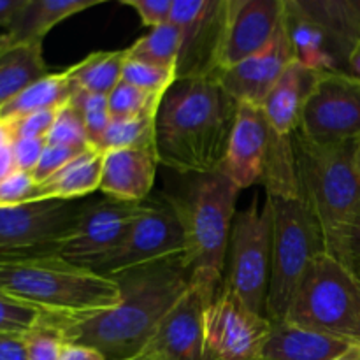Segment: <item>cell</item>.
<instances>
[{"label":"cell","instance_id":"d6986e66","mask_svg":"<svg viewBox=\"0 0 360 360\" xmlns=\"http://www.w3.org/2000/svg\"><path fill=\"white\" fill-rule=\"evenodd\" d=\"M157 165L155 146L105 151L98 190L116 200L144 202L155 185Z\"/></svg>","mask_w":360,"mask_h":360},{"label":"cell","instance_id":"6da1fadb","mask_svg":"<svg viewBox=\"0 0 360 360\" xmlns=\"http://www.w3.org/2000/svg\"><path fill=\"white\" fill-rule=\"evenodd\" d=\"M112 278L122 292L115 308L84 319L48 315V322L67 343L88 345L105 360H132L143 355L162 320L188 290L190 273L183 257H176Z\"/></svg>","mask_w":360,"mask_h":360},{"label":"cell","instance_id":"836d02e7","mask_svg":"<svg viewBox=\"0 0 360 360\" xmlns=\"http://www.w3.org/2000/svg\"><path fill=\"white\" fill-rule=\"evenodd\" d=\"M46 144L76 148V150H86L91 146L86 127H84L83 118L72 101L60 108L55 123L46 136Z\"/></svg>","mask_w":360,"mask_h":360},{"label":"cell","instance_id":"484cf974","mask_svg":"<svg viewBox=\"0 0 360 360\" xmlns=\"http://www.w3.org/2000/svg\"><path fill=\"white\" fill-rule=\"evenodd\" d=\"M74 91L76 86L72 83L70 69L46 74L41 79L28 84L9 102L0 105V122L9 123L32 112L62 108L72 98Z\"/></svg>","mask_w":360,"mask_h":360},{"label":"cell","instance_id":"ab89813d","mask_svg":"<svg viewBox=\"0 0 360 360\" xmlns=\"http://www.w3.org/2000/svg\"><path fill=\"white\" fill-rule=\"evenodd\" d=\"M122 4L136 11L144 27L151 30L167 25L171 20L172 0H122Z\"/></svg>","mask_w":360,"mask_h":360},{"label":"cell","instance_id":"ffe728a7","mask_svg":"<svg viewBox=\"0 0 360 360\" xmlns=\"http://www.w3.org/2000/svg\"><path fill=\"white\" fill-rule=\"evenodd\" d=\"M315 74L301 63L294 62L266 98L262 109L269 127L271 143H287L294 139L301 125L302 105L308 97Z\"/></svg>","mask_w":360,"mask_h":360},{"label":"cell","instance_id":"74e56055","mask_svg":"<svg viewBox=\"0 0 360 360\" xmlns=\"http://www.w3.org/2000/svg\"><path fill=\"white\" fill-rule=\"evenodd\" d=\"M37 181L30 172L14 171L7 178L0 179V207L20 206L32 202Z\"/></svg>","mask_w":360,"mask_h":360},{"label":"cell","instance_id":"f546056e","mask_svg":"<svg viewBox=\"0 0 360 360\" xmlns=\"http://www.w3.org/2000/svg\"><path fill=\"white\" fill-rule=\"evenodd\" d=\"M181 34L172 23L153 28L127 48V58L160 67H178Z\"/></svg>","mask_w":360,"mask_h":360},{"label":"cell","instance_id":"d590c367","mask_svg":"<svg viewBox=\"0 0 360 360\" xmlns=\"http://www.w3.org/2000/svg\"><path fill=\"white\" fill-rule=\"evenodd\" d=\"M67 341L63 340L62 333L55 326L44 322L25 336L27 345V360H60L63 347Z\"/></svg>","mask_w":360,"mask_h":360},{"label":"cell","instance_id":"c3c4849f","mask_svg":"<svg viewBox=\"0 0 360 360\" xmlns=\"http://www.w3.org/2000/svg\"><path fill=\"white\" fill-rule=\"evenodd\" d=\"M336 360H360V345H357V347H354V348H350L347 354L341 355V357L336 359Z\"/></svg>","mask_w":360,"mask_h":360},{"label":"cell","instance_id":"83f0119b","mask_svg":"<svg viewBox=\"0 0 360 360\" xmlns=\"http://www.w3.org/2000/svg\"><path fill=\"white\" fill-rule=\"evenodd\" d=\"M127 48L90 53L69 67L74 86L81 91L109 95L122 83Z\"/></svg>","mask_w":360,"mask_h":360},{"label":"cell","instance_id":"2e32d148","mask_svg":"<svg viewBox=\"0 0 360 360\" xmlns=\"http://www.w3.org/2000/svg\"><path fill=\"white\" fill-rule=\"evenodd\" d=\"M214 294L190 283L165 315L143 355L148 360H204V311Z\"/></svg>","mask_w":360,"mask_h":360},{"label":"cell","instance_id":"4fadbf2b","mask_svg":"<svg viewBox=\"0 0 360 360\" xmlns=\"http://www.w3.org/2000/svg\"><path fill=\"white\" fill-rule=\"evenodd\" d=\"M287 0H224L217 74L262 51L280 30Z\"/></svg>","mask_w":360,"mask_h":360},{"label":"cell","instance_id":"4dcf8cb0","mask_svg":"<svg viewBox=\"0 0 360 360\" xmlns=\"http://www.w3.org/2000/svg\"><path fill=\"white\" fill-rule=\"evenodd\" d=\"M48 313L0 290V333L27 336L46 320Z\"/></svg>","mask_w":360,"mask_h":360},{"label":"cell","instance_id":"9a60e30c","mask_svg":"<svg viewBox=\"0 0 360 360\" xmlns=\"http://www.w3.org/2000/svg\"><path fill=\"white\" fill-rule=\"evenodd\" d=\"M224 0H172L171 20L181 34L178 79L217 76Z\"/></svg>","mask_w":360,"mask_h":360},{"label":"cell","instance_id":"5b68a950","mask_svg":"<svg viewBox=\"0 0 360 360\" xmlns=\"http://www.w3.org/2000/svg\"><path fill=\"white\" fill-rule=\"evenodd\" d=\"M359 143L316 146L294 136L299 183L322 232L326 253L343 262L350 221L360 206V171L355 162Z\"/></svg>","mask_w":360,"mask_h":360},{"label":"cell","instance_id":"60d3db41","mask_svg":"<svg viewBox=\"0 0 360 360\" xmlns=\"http://www.w3.org/2000/svg\"><path fill=\"white\" fill-rule=\"evenodd\" d=\"M46 148V139H14L13 155L18 171L34 172Z\"/></svg>","mask_w":360,"mask_h":360},{"label":"cell","instance_id":"603a6c76","mask_svg":"<svg viewBox=\"0 0 360 360\" xmlns=\"http://www.w3.org/2000/svg\"><path fill=\"white\" fill-rule=\"evenodd\" d=\"M104 153L90 146L63 165L51 178L37 183L32 202L41 200H77L101 188Z\"/></svg>","mask_w":360,"mask_h":360},{"label":"cell","instance_id":"30bf717a","mask_svg":"<svg viewBox=\"0 0 360 360\" xmlns=\"http://www.w3.org/2000/svg\"><path fill=\"white\" fill-rule=\"evenodd\" d=\"M83 204L41 200L0 207V259L55 255L76 231Z\"/></svg>","mask_w":360,"mask_h":360},{"label":"cell","instance_id":"f35d334b","mask_svg":"<svg viewBox=\"0 0 360 360\" xmlns=\"http://www.w3.org/2000/svg\"><path fill=\"white\" fill-rule=\"evenodd\" d=\"M84 150H76V148H67V146H53V144H46L44 151L41 155L37 167L34 169L32 176L37 183H42L44 179L51 178L55 172H58L63 165L69 164L72 158L77 155L83 153Z\"/></svg>","mask_w":360,"mask_h":360},{"label":"cell","instance_id":"d4e9b609","mask_svg":"<svg viewBox=\"0 0 360 360\" xmlns=\"http://www.w3.org/2000/svg\"><path fill=\"white\" fill-rule=\"evenodd\" d=\"M49 74L42 56V42H7L0 35V105L28 84Z\"/></svg>","mask_w":360,"mask_h":360},{"label":"cell","instance_id":"ba28073f","mask_svg":"<svg viewBox=\"0 0 360 360\" xmlns=\"http://www.w3.org/2000/svg\"><path fill=\"white\" fill-rule=\"evenodd\" d=\"M299 134L316 146L359 143V77L340 69L316 72L302 105Z\"/></svg>","mask_w":360,"mask_h":360},{"label":"cell","instance_id":"277c9868","mask_svg":"<svg viewBox=\"0 0 360 360\" xmlns=\"http://www.w3.org/2000/svg\"><path fill=\"white\" fill-rule=\"evenodd\" d=\"M262 183L271 210V278L266 316L271 322H280L287 319L309 262L326 252V246L297 172L269 176Z\"/></svg>","mask_w":360,"mask_h":360},{"label":"cell","instance_id":"cb8c5ba5","mask_svg":"<svg viewBox=\"0 0 360 360\" xmlns=\"http://www.w3.org/2000/svg\"><path fill=\"white\" fill-rule=\"evenodd\" d=\"M101 0H25L4 34L7 42H42L67 18L98 6Z\"/></svg>","mask_w":360,"mask_h":360},{"label":"cell","instance_id":"8992f818","mask_svg":"<svg viewBox=\"0 0 360 360\" xmlns=\"http://www.w3.org/2000/svg\"><path fill=\"white\" fill-rule=\"evenodd\" d=\"M238 193L239 188L224 172H213L197 176L181 199L171 197L185 227L183 262L190 273V283L211 294H217L224 283Z\"/></svg>","mask_w":360,"mask_h":360},{"label":"cell","instance_id":"f1b7e54d","mask_svg":"<svg viewBox=\"0 0 360 360\" xmlns=\"http://www.w3.org/2000/svg\"><path fill=\"white\" fill-rule=\"evenodd\" d=\"M157 111L144 112L132 118H112L97 143V150L105 153L111 150L136 146H155Z\"/></svg>","mask_w":360,"mask_h":360},{"label":"cell","instance_id":"5bb4252c","mask_svg":"<svg viewBox=\"0 0 360 360\" xmlns=\"http://www.w3.org/2000/svg\"><path fill=\"white\" fill-rule=\"evenodd\" d=\"M150 202H125L104 197L84 202L76 231L62 245L58 255L79 266H90L116 248L134 221L143 217Z\"/></svg>","mask_w":360,"mask_h":360},{"label":"cell","instance_id":"9c48e42d","mask_svg":"<svg viewBox=\"0 0 360 360\" xmlns=\"http://www.w3.org/2000/svg\"><path fill=\"white\" fill-rule=\"evenodd\" d=\"M271 278V210L253 199L236 214L229 243V269L225 285L252 309L266 316Z\"/></svg>","mask_w":360,"mask_h":360},{"label":"cell","instance_id":"e0dca14e","mask_svg":"<svg viewBox=\"0 0 360 360\" xmlns=\"http://www.w3.org/2000/svg\"><path fill=\"white\" fill-rule=\"evenodd\" d=\"M295 62L294 46L288 35L287 13L276 37L250 58L217 74L224 90L238 104H253L262 108L266 98Z\"/></svg>","mask_w":360,"mask_h":360},{"label":"cell","instance_id":"d6a6232c","mask_svg":"<svg viewBox=\"0 0 360 360\" xmlns=\"http://www.w3.org/2000/svg\"><path fill=\"white\" fill-rule=\"evenodd\" d=\"M165 95H153L132 84L122 83L108 95L109 111L112 118H132L144 112L157 111Z\"/></svg>","mask_w":360,"mask_h":360},{"label":"cell","instance_id":"e575fe53","mask_svg":"<svg viewBox=\"0 0 360 360\" xmlns=\"http://www.w3.org/2000/svg\"><path fill=\"white\" fill-rule=\"evenodd\" d=\"M70 101L79 111L84 127H86L88 139H90L91 146L95 148L112 120L111 111H109L108 95L76 90Z\"/></svg>","mask_w":360,"mask_h":360},{"label":"cell","instance_id":"52a82bcc","mask_svg":"<svg viewBox=\"0 0 360 360\" xmlns=\"http://www.w3.org/2000/svg\"><path fill=\"white\" fill-rule=\"evenodd\" d=\"M285 320L360 345V274L329 253H319L309 262Z\"/></svg>","mask_w":360,"mask_h":360},{"label":"cell","instance_id":"681fc988","mask_svg":"<svg viewBox=\"0 0 360 360\" xmlns=\"http://www.w3.org/2000/svg\"><path fill=\"white\" fill-rule=\"evenodd\" d=\"M355 162H357V167H359V171H360V141H359V144H357V151H355Z\"/></svg>","mask_w":360,"mask_h":360},{"label":"cell","instance_id":"b9f144b4","mask_svg":"<svg viewBox=\"0 0 360 360\" xmlns=\"http://www.w3.org/2000/svg\"><path fill=\"white\" fill-rule=\"evenodd\" d=\"M343 264L360 274V206L350 221L345 241Z\"/></svg>","mask_w":360,"mask_h":360},{"label":"cell","instance_id":"7bdbcfd3","mask_svg":"<svg viewBox=\"0 0 360 360\" xmlns=\"http://www.w3.org/2000/svg\"><path fill=\"white\" fill-rule=\"evenodd\" d=\"M13 136L6 123L0 122V179L7 178L11 172L16 171L13 155Z\"/></svg>","mask_w":360,"mask_h":360},{"label":"cell","instance_id":"f907efd6","mask_svg":"<svg viewBox=\"0 0 360 360\" xmlns=\"http://www.w3.org/2000/svg\"><path fill=\"white\" fill-rule=\"evenodd\" d=\"M132 360H148V359L144 357V355H141V357H136V359H132Z\"/></svg>","mask_w":360,"mask_h":360},{"label":"cell","instance_id":"8d00e7d4","mask_svg":"<svg viewBox=\"0 0 360 360\" xmlns=\"http://www.w3.org/2000/svg\"><path fill=\"white\" fill-rule=\"evenodd\" d=\"M58 111L60 108L32 112V115L21 116V118L6 123V127L9 129L13 139H46Z\"/></svg>","mask_w":360,"mask_h":360},{"label":"cell","instance_id":"bcb514c9","mask_svg":"<svg viewBox=\"0 0 360 360\" xmlns=\"http://www.w3.org/2000/svg\"><path fill=\"white\" fill-rule=\"evenodd\" d=\"M25 0H0V27H6L13 21L18 11L23 7Z\"/></svg>","mask_w":360,"mask_h":360},{"label":"cell","instance_id":"8fae6325","mask_svg":"<svg viewBox=\"0 0 360 360\" xmlns=\"http://www.w3.org/2000/svg\"><path fill=\"white\" fill-rule=\"evenodd\" d=\"M185 227L171 197L150 204L112 252L86 266L102 276H118L125 271L164 262L185 255Z\"/></svg>","mask_w":360,"mask_h":360},{"label":"cell","instance_id":"1f68e13d","mask_svg":"<svg viewBox=\"0 0 360 360\" xmlns=\"http://www.w3.org/2000/svg\"><path fill=\"white\" fill-rule=\"evenodd\" d=\"M178 79V67H160L127 58L122 81L153 95H165Z\"/></svg>","mask_w":360,"mask_h":360},{"label":"cell","instance_id":"7c38bea8","mask_svg":"<svg viewBox=\"0 0 360 360\" xmlns=\"http://www.w3.org/2000/svg\"><path fill=\"white\" fill-rule=\"evenodd\" d=\"M271 320L220 285L204 311V360H262Z\"/></svg>","mask_w":360,"mask_h":360},{"label":"cell","instance_id":"3957f363","mask_svg":"<svg viewBox=\"0 0 360 360\" xmlns=\"http://www.w3.org/2000/svg\"><path fill=\"white\" fill-rule=\"evenodd\" d=\"M0 290L63 319L97 315L122 299L115 278L69 262L58 253L0 259Z\"/></svg>","mask_w":360,"mask_h":360},{"label":"cell","instance_id":"7dc6e473","mask_svg":"<svg viewBox=\"0 0 360 360\" xmlns=\"http://www.w3.org/2000/svg\"><path fill=\"white\" fill-rule=\"evenodd\" d=\"M347 72L354 74L355 77H359L360 79V39L359 41H355V44L352 46L350 53H348Z\"/></svg>","mask_w":360,"mask_h":360},{"label":"cell","instance_id":"ac0fdd59","mask_svg":"<svg viewBox=\"0 0 360 360\" xmlns=\"http://www.w3.org/2000/svg\"><path fill=\"white\" fill-rule=\"evenodd\" d=\"M269 151V127L260 105L238 104L234 129L229 141L224 172L239 190L262 181Z\"/></svg>","mask_w":360,"mask_h":360},{"label":"cell","instance_id":"4316f807","mask_svg":"<svg viewBox=\"0 0 360 360\" xmlns=\"http://www.w3.org/2000/svg\"><path fill=\"white\" fill-rule=\"evenodd\" d=\"M333 39L347 69L352 46L360 39V0H295Z\"/></svg>","mask_w":360,"mask_h":360},{"label":"cell","instance_id":"f6af8a7d","mask_svg":"<svg viewBox=\"0 0 360 360\" xmlns=\"http://www.w3.org/2000/svg\"><path fill=\"white\" fill-rule=\"evenodd\" d=\"M60 360H105V357L88 345L65 343Z\"/></svg>","mask_w":360,"mask_h":360},{"label":"cell","instance_id":"7a4b0ae2","mask_svg":"<svg viewBox=\"0 0 360 360\" xmlns=\"http://www.w3.org/2000/svg\"><path fill=\"white\" fill-rule=\"evenodd\" d=\"M238 102L217 76L176 79L158 108V164L183 174L220 172L234 129Z\"/></svg>","mask_w":360,"mask_h":360},{"label":"cell","instance_id":"7402d4cb","mask_svg":"<svg viewBox=\"0 0 360 360\" xmlns=\"http://www.w3.org/2000/svg\"><path fill=\"white\" fill-rule=\"evenodd\" d=\"M287 25L295 62L313 72L345 70L330 35L322 25L309 18L295 0H287Z\"/></svg>","mask_w":360,"mask_h":360},{"label":"cell","instance_id":"44dd1931","mask_svg":"<svg viewBox=\"0 0 360 360\" xmlns=\"http://www.w3.org/2000/svg\"><path fill=\"white\" fill-rule=\"evenodd\" d=\"M354 347L357 345L280 320L271 322L262 360H336Z\"/></svg>","mask_w":360,"mask_h":360},{"label":"cell","instance_id":"ee69618b","mask_svg":"<svg viewBox=\"0 0 360 360\" xmlns=\"http://www.w3.org/2000/svg\"><path fill=\"white\" fill-rule=\"evenodd\" d=\"M0 360H27L25 336L0 333Z\"/></svg>","mask_w":360,"mask_h":360}]
</instances>
